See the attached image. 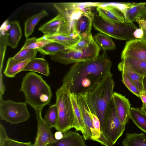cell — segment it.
<instances>
[{
    "label": "cell",
    "mask_w": 146,
    "mask_h": 146,
    "mask_svg": "<svg viewBox=\"0 0 146 146\" xmlns=\"http://www.w3.org/2000/svg\"><path fill=\"white\" fill-rule=\"evenodd\" d=\"M111 61L106 51L97 58L75 63L63 78L71 94L85 95L93 91L111 72Z\"/></svg>",
    "instance_id": "obj_1"
},
{
    "label": "cell",
    "mask_w": 146,
    "mask_h": 146,
    "mask_svg": "<svg viewBox=\"0 0 146 146\" xmlns=\"http://www.w3.org/2000/svg\"><path fill=\"white\" fill-rule=\"evenodd\" d=\"M20 91L24 94L25 102L35 111H42L50 103L52 95L50 86L42 76L33 72L27 73L23 78Z\"/></svg>",
    "instance_id": "obj_2"
},
{
    "label": "cell",
    "mask_w": 146,
    "mask_h": 146,
    "mask_svg": "<svg viewBox=\"0 0 146 146\" xmlns=\"http://www.w3.org/2000/svg\"><path fill=\"white\" fill-rule=\"evenodd\" d=\"M115 82L111 72L92 92L86 95V100L92 113L99 119L102 132L108 107L112 98Z\"/></svg>",
    "instance_id": "obj_3"
},
{
    "label": "cell",
    "mask_w": 146,
    "mask_h": 146,
    "mask_svg": "<svg viewBox=\"0 0 146 146\" xmlns=\"http://www.w3.org/2000/svg\"><path fill=\"white\" fill-rule=\"evenodd\" d=\"M100 2L57 3L53 5L58 14L64 18L65 23L60 34L73 37L79 36L77 33L78 20L84 13L91 11Z\"/></svg>",
    "instance_id": "obj_4"
},
{
    "label": "cell",
    "mask_w": 146,
    "mask_h": 146,
    "mask_svg": "<svg viewBox=\"0 0 146 146\" xmlns=\"http://www.w3.org/2000/svg\"><path fill=\"white\" fill-rule=\"evenodd\" d=\"M56 95L58 115L56 129L64 133L72 128L74 116L71 93L67 87L62 84L57 89Z\"/></svg>",
    "instance_id": "obj_5"
},
{
    "label": "cell",
    "mask_w": 146,
    "mask_h": 146,
    "mask_svg": "<svg viewBox=\"0 0 146 146\" xmlns=\"http://www.w3.org/2000/svg\"><path fill=\"white\" fill-rule=\"evenodd\" d=\"M92 26L97 30L110 37L127 41L135 39L133 33L138 29L133 23L110 22L99 15L95 17Z\"/></svg>",
    "instance_id": "obj_6"
},
{
    "label": "cell",
    "mask_w": 146,
    "mask_h": 146,
    "mask_svg": "<svg viewBox=\"0 0 146 146\" xmlns=\"http://www.w3.org/2000/svg\"><path fill=\"white\" fill-rule=\"evenodd\" d=\"M100 49L94 40L84 49L76 50L68 49L50 56L53 61L67 65L94 59L99 56Z\"/></svg>",
    "instance_id": "obj_7"
},
{
    "label": "cell",
    "mask_w": 146,
    "mask_h": 146,
    "mask_svg": "<svg viewBox=\"0 0 146 146\" xmlns=\"http://www.w3.org/2000/svg\"><path fill=\"white\" fill-rule=\"evenodd\" d=\"M27 103L16 102L11 100L0 99L1 119L11 124H17L26 121L30 117Z\"/></svg>",
    "instance_id": "obj_8"
},
{
    "label": "cell",
    "mask_w": 146,
    "mask_h": 146,
    "mask_svg": "<svg viewBox=\"0 0 146 146\" xmlns=\"http://www.w3.org/2000/svg\"><path fill=\"white\" fill-rule=\"evenodd\" d=\"M125 127L120 121L112 98L108 108L102 133L113 145L122 135Z\"/></svg>",
    "instance_id": "obj_9"
},
{
    "label": "cell",
    "mask_w": 146,
    "mask_h": 146,
    "mask_svg": "<svg viewBox=\"0 0 146 146\" xmlns=\"http://www.w3.org/2000/svg\"><path fill=\"white\" fill-rule=\"evenodd\" d=\"M127 57L146 62V43L141 39L127 41L121 54V60Z\"/></svg>",
    "instance_id": "obj_10"
},
{
    "label": "cell",
    "mask_w": 146,
    "mask_h": 146,
    "mask_svg": "<svg viewBox=\"0 0 146 146\" xmlns=\"http://www.w3.org/2000/svg\"><path fill=\"white\" fill-rule=\"evenodd\" d=\"M86 95L76 96L78 104L81 111L85 128L83 137L85 140L91 139L94 129L92 125V113L87 103Z\"/></svg>",
    "instance_id": "obj_11"
},
{
    "label": "cell",
    "mask_w": 146,
    "mask_h": 146,
    "mask_svg": "<svg viewBox=\"0 0 146 146\" xmlns=\"http://www.w3.org/2000/svg\"><path fill=\"white\" fill-rule=\"evenodd\" d=\"M38 121L36 137L33 146H47L56 140L51 129L48 127L42 116V112L36 113Z\"/></svg>",
    "instance_id": "obj_12"
},
{
    "label": "cell",
    "mask_w": 146,
    "mask_h": 146,
    "mask_svg": "<svg viewBox=\"0 0 146 146\" xmlns=\"http://www.w3.org/2000/svg\"><path fill=\"white\" fill-rule=\"evenodd\" d=\"M115 109L121 123L125 125L130 119L131 104L129 100L122 94L114 92L112 97Z\"/></svg>",
    "instance_id": "obj_13"
},
{
    "label": "cell",
    "mask_w": 146,
    "mask_h": 146,
    "mask_svg": "<svg viewBox=\"0 0 146 146\" xmlns=\"http://www.w3.org/2000/svg\"><path fill=\"white\" fill-rule=\"evenodd\" d=\"M95 14L92 11L84 13L77 22L76 31L80 38L94 39L91 33Z\"/></svg>",
    "instance_id": "obj_14"
},
{
    "label": "cell",
    "mask_w": 146,
    "mask_h": 146,
    "mask_svg": "<svg viewBox=\"0 0 146 146\" xmlns=\"http://www.w3.org/2000/svg\"><path fill=\"white\" fill-rule=\"evenodd\" d=\"M85 140L76 131H70L64 133L63 137L47 146H86Z\"/></svg>",
    "instance_id": "obj_15"
},
{
    "label": "cell",
    "mask_w": 146,
    "mask_h": 146,
    "mask_svg": "<svg viewBox=\"0 0 146 146\" xmlns=\"http://www.w3.org/2000/svg\"><path fill=\"white\" fill-rule=\"evenodd\" d=\"M65 23L63 17L58 14L55 17L42 25L38 30L45 36L60 34Z\"/></svg>",
    "instance_id": "obj_16"
},
{
    "label": "cell",
    "mask_w": 146,
    "mask_h": 146,
    "mask_svg": "<svg viewBox=\"0 0 146 146\" xmlns=\"http://www.w3.org/2000/svg\"><path fill=\"white\" fill-rule=\"evenodd\" d=\"M22 35L21 28L17 21L10 22V26L6 31L7 45L13 48H17Z\"/></svg>",
    "instance_id": "obj_17"
},
{
    "label": "cell",
    "mask_w": 146,
    "mask_h": 146,
    "mask_svg": "<svg viewBox=\"0 0 146 146\" xmlns=\"http://www.w3.org/2000/svg\"><path fill=\"white\" fill-rule=\"evenodd\" d=\"M99 15L106 20L111 22L124 23L123 16L121 12L113 7L108 6L97 7Z\"/></svg>",
    "instance_id": "obj_18"
},
{
    "label": "cell",
    "mask_w": 146,
    "mask_h": 146,
    "mask_svg": "<svg viewBox=\"0 0 146 146\" xmlns=\"http://www.w3.org/2000/svg\"><path fill=\"white\" fill-rule=\"evenodd\" d=\"M50 68L47 61L43 58H35L30 60L23 70L36 72L48 76L50 74Z\"/></svg>",
    "instance_id": "obj_19"
},
{
    "label": "cell",
    "mask_w": 146,
    "mask_h": 146,
    "mask_svg": "<svg viewBox=\"0 0 146 146\" xmlns=\"http://www.w3.org/2000/svg\"><path fill=\"white\" fill-rule=\"evenodd\" d=\"M118 68L128 77L141 93L144 92L143 82L144 76L135 72L122 61L118 64Z\"/></svg>",
    "instance_id": "obj_20"
},
{
    "label": "cell",
    "mask_w": 146,
    "mask_h": 146,
    "mask_svg": "<svg viewBox=\"0 0 146 146\" xmlns=\"http://www.w3.org/2000/svg\"><path fill=\"white\" fill-rule=\"evenodd\" d=\"M71 100L72 105L74 119L72 128L83 133L85 126L80 109L78 104L76 95L71 94Z\"/></svg>",
    "instance_id": "obj_21"
},
{
    "label": "cell",
    "mask_w": 146,
    "mask_h": 146,
    "mask_svg": "<svg viewBox=\"0 0 146 146\" xmlns=\"http://www.w3.org/2000/svg\"><path fill=\"white\" fill-rule=\"evenodd\" d=\"M29 61L19 62L14 59L13 57L9 58L3 74L7 77L14 78L17 74L23 71L24 67Z\"/></svg>",
    "instance_id": "obj_22"
},
{
    "label": "cell",
    "mask_w": 146,
    "mask_h": 146,
    "mask_svg": "<svg viewBox=\"0 0 146 146\" xmlns=\"http://www.w3.org/2000/svg\"><path fill=\"white\" fill-rule=\"evenodd\" d=\"M43 36L45 39L60 44L68 49L71 48L77 43L80 38L79 36L74 37L61 34Z\"/></svg>",
    "instance_id": "obj_23"
},
{
    "label": "cell",
    "mask_w": 146,
    "mask_h": 146,
    "mask_svg": "<svg viewBox=\"0 0 146 146\" xmlns=\"http://www.w3.org/2000/svg\"><path fill=\"white\" fill-rule=\"evenodd\" d=\"M122 144L123 146H146V136L143 133H127Z\"/></svg>",
    "instance_id": "obj_24"
},
{
    "label": "cell",
    "mask_w": 146,
    "mask_h": 146,
    "mask_svg": "<svg viewBox=\"0 0 146 146\" xmlns=\"http://www.w3.org/2000/svg\"><path fill=\"white\" fill-rule=\"evenodd\" d=\"M48 15L47 11L43 10L27 19L25 22L24 29L25 35L26 38L32 34L35 26L39 21Z\"/></svg>",
    "instance_id": "obj_25"
},
{
    "label": "cell",
    "mask_w": 146,
    "mask_h": 146,
    "mask_svg": "<svg viewBox=\"0 0 146 146\" xmlns=\"http://www.w3.org/2000/svg\"><path fill=\"white\" fill-rule=\"evenodd\" d=\"M31 142H23L15 140L8 136L5 129L0 123V146H33Z\"/></svg>",
    "instance_id": "obj_26"
},
{
    "label": "cell",
    "mask_w": 146,
    "mask_h": 146,
    "mask_svg": "<svg viewBox=\"0 0 146 146\" xmlns=\"http://www.w3.org/2000/svg\"><path fill=\"white\" fill-rule=\"evenodd\" d=\"M122 61L135 72L144 76H146V62L130 57L125 58Z\"/></svg>",
    "instance_id": "obj_27"
},
{
    "label": "cell",
    "mask_w": 146,
    "mask_h": 146,
    "mask_svg": "<svg viewBox=\"0 0 146 146\" xmlns=\"http://www.w3.org/2000/svg\"><path fill=\"white\" fill-rule=\"evenodd\" d=\"M130 119L141 130L146 133V115L138 108H131Z\"/></svg>",
    "instance_id": "obj_28"
},
{
    "label": "cell",
    "mask_w": 146,
    "mask_h": 146,
    "mask_svg": "<svg viewBox=\"0 0 146 146\" xmlns=\"http://www.w3.org/2000/svg\"><path fill=\"white\" fill-rule=\"evenodd\" d=\"M146 2L135 3L134 5L128 9L123 15L125 22L133 23L145 7Z\"/></svg>",
    "instance_id": "obj_29"
},
{
    "label": "cell",
    "mask_w": 146,
    "mask_h": 146,
    "mask_svg": "<svg viewBox=\"0 0 146 146\" xmlns=\"http://www.w3.org/2000/svg\"><path fill=\"white\" fill-rule=\"evenodd\" d=\"M93 38L100 49L104 51L113 50L115 48V45L111 38L105 34L98 33Z\"/></svg>",
    "instance_id": "obj_30"
},
{
    "label": "cell",
    "mask_w": 146,
    "mask_h": 146,
    "mask_svg": "<svg viewBox=\"0 0 146 146\" xmlns=\"http://www.w3.org/2000/svg\"><path fill=\"white\" fill-rule=\"evenodd\" d=\"M58 110L56 104L49 106L46 111L44 119L49 127L55 129L58 121Z\"/></svg>",
    "instance_id": "obj_31"
},
{
    "label": "cell",
    "mask_w": 146,
    "mask_h": 146,
    "mask_svg": "<svg viewBox=\"0 0 146 146\" xmlns=\"http://www.w3.org/2000/svg\"><path fill=\"white\" fill-rule=\"evenodd\" d=\"M52 42L44 38L43 36L39 38L36 37L27 38L21 50L27 48L38 49Z\"/></svg>",
    "instance_id": "obj_32"
},
{
    "label": "cell",
    "mask_w": 146,
    "mask_h": 146,
    "mask_svg": "<svg viewBox=\"0 0 146 146\" xmlns=\"http://www.w3.org/2000/svg\"><path fill=\"white\" fill-rule=\"evenodd\" d=\"M68 49L60 44L52 42L37 50L38 51L42 54L50 56Z\"/></svg>",
    "instance_id": "obj_33"
},
{
    "label": "cell",
    "mask_w": 146,
    "mask_h": 146,
    "mask_svg": "<svg viewBox=\"0 0 146 146\" xmlns=\"http://www.w3.org/2000/svg\"><path fill=\"white\" fill-rule=\"evenodd\" d=\"M37 51L34 49L21 50L13 58L19 62L30 60L36 58Z\"/></svg>",
    "instance_id": "obj_34"
},
{
    "label": "cell",
    "mask_w": 146,
    "mask_h": 146,
    "mask_svg": "<svg viewBox=\"0 0 146 146\" xmlns=\"http://www.w3.org/2000/svg\"><path fill=\"white\" fill-rule=\"evenodd\" d=\"M135 3L125 2H100L98 6H108L115 9L123 15L127 9L134 5Z\"/></svg>",
    "instance_id": "obj_35"
},
{
    "label": "cell",
    "mask_w": 146,
    "mask_h": 146,
    "mask_svg": "<svg viewBox=\"0 0 146 146\" xmlns=\"http://www.w3.org/2000/svg\"><path fill=\"white\" fill-rule=\"evenodd\" d=\"M121 73L123 84L131 92L138 97H140L141 93L128 77L124 72H122Z\"/></svg>",
    "instance_id": "obj_36"
},
{
    "label": "cell",
    "mask_w": 146,
    "mask_h": 146,
    "mask_svg": "<svg viewBox=\"0 0 146 146\" xmlns=\"http://www.w3.org/2000/svg\"><path fill=\"white\" fill-rule=\"evenodd\" d=\"M94 40V39H90L80 38L77 43L71 49L76 50L84 49L87 48L90 44Z\"/></svg>",
    "instance_id": "obj_37"
},
{
    "label": "cell",
    "mask_w": 146,
    "mask_h": 146,
    "mask_svg": "<svg viewBox=\"0 0 146 146\" xmlns=\"http://www.w3.org/2000/svg\"><path fill=\"white\" fill-rule=\"evenodd\" d=\"M143 35V30L141 28H138L134 31L133 33V36L136 39L141 38L142 37Z\"/></svg>",
    "instance_id": "obj_38"
},
{
    "label": "cell",
    "mask_w": 146,
    "mask_h": 146,
    "mask_svg": "<svg viewBox=\"0 0 146 146\" xmlns=\"http://www.w3.org/2000/svg\"><path fill=\"white\" fill-rule=\"evenodd\" d=\"M135 21L139 24L141 29L146 30V20L135 19Z\"/></svg>",
    "instance_id": "obj_39"
},
{
    "label": "cell",
    "mask_w": 146,
    "mask_h": 146,
    "mask_svg": "<svg viewBox=\"0 0 146 146\" xmlns=\"http://www.w3.org/2000/svg\"><path fill=\"white\" fill-rule=\"evenodd\" d=\"M139 98L143 103L142 107L146 108V95L144 92L142 93L141 94Z\"/></svg>",
    "instance_id": "obj_40"
},
{
    "label": "cell",
    "mask_w": 146,
    "mask_h": 146,
    "mask_svg": "<svg viewBox=\"0 0 146 146\" xmlns=\"http://www.w3.org/2000/svg\"><path fill=\"white\" fill-rule=\"evenodd\" d=\"M64 133L60 131H56L54 133V137L56 140H59L63 137Z\"/></svg>",
    "instance_id": "obj_41"
},
{
    "label": "cell",
    "mask_w": 146,
    "mask_h": 146,
    "mask_svg": "<svg viewBox=\"0 0 146 146\" xmlns=\"http://www.w3.org/2000/svg\"><path fill=\"white\" fill-rule=\"evenodd\" d=\"M143 84L144 92H146V76L144 78Z\"/></svg>",
    "instance_id": "obj_42"
},
{
    "label": "cell",
    "mask_w": 146,
    "mask_h": 146,
    "mask_svg": "<svg viewBox=\"0 0 146 146\" xmlns=\"http://www.w3.org/2000/svg\"><path fill=\"white\" fill-rule=\"evenodd\" d=\"M143 30V35L141 39L146 43V30Z\"/></svg>",
    "instance_id": "obj_43"
},
{
    "label": "cell",
    "mask_w": 146,
    "mask_h": 146,
    "mask_svg": "<svg viewBox=\"0 0 146 146\" xmlns=\"http://www.w3.org/2000/svg\"><path fill=\"white\" fill-rule=\"evenodd\" d=\"M141 110L143 113L146 115V108L142 107Z\"/></svg>",
    "instance_id": "obj_44"
},
{
    "label": "cell",
    "mask_w": 146,
    "mask_h": 146,
    "mask_svg": "<svg viewBox=\"0 0 146 146\" xmlns=\"http://www.w3.org/2000/svg\"><path fill=\"white\" fill-rule=\"evenodd\" d=\"M144 93L146 95V92H144Z\"/></svg>",
    "instance_id": "obj_45"
},
{
    "label": "cell",
    "mask_w": 146,
    "mask_h": 146,
    "mask_svg": "<svg viewBox=\"0 0 146 146\" xmlns=\"http://www.w3.org/2000/svg\"><path fill=\"white\" fill-rule=\"evenodd\" d=\"M86 146H87V145H86Z\"/></svg>",
    "instance_id": "obj_46"
},
{
    "label": "cell",
    "mask_w": 146,
    "mask_h": 146,
    "mask_svg": "<svg viewBox=\"0 0 146 146\" xmlns=\"http://www.w3.org/2000/svg\"></svg>",
    "instance_id": "obj_47"
},
{
    "label": "cell",
    "mask_w": 146,
    "mask_h": 146,
    "mask_svg": "<svg viewBox=\"0 0 146 146\" xmlns=\"http://www.w3.org/2000/svg\"><path fill=\"white\" fill-rule=\"evenodd\" d=\"M146 115V114H145Z\"/></svg>",
    "instance_id": "obj_48"
}]
</instances>
